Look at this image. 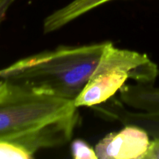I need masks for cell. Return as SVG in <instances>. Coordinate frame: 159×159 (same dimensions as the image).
I'll use <instances>...</instances> for the list:
<instances>
[{"label": "cell", "instance_id": "8fae6325", "mask_svg": "<svg viewBox=\"0 0 159 159\" xmlns=\"http://www.w3.org/2000/svg\"><path fill=\"white\" fill-rule=\"evenodd\" d=\"M16 0H0V25L6 18L7 12Z\"/></svg>", "mask_w": 159, "mask_h": 159}, {"label": "cell", "instance_id": "7a4b0ae2", "mask_svg": "<svg viewBox=\"0 0 159 159\" xmlns=\"http://www.w3.org/2000/svg\"><path fill=\"white\" fill-rule=\"evenodd\" d=\"M158 67L146 54L116 48L107 41L102 56L74 104L77 108L93 107L113 98L127 80L154 84Z\"/></svg>", "mask_w": 159, "mask_h": 159}, {"label": "cell", "instance_id": "8992f818", "mask_svg": "<svg viewBox=\"0 0 159 159\" xmlns=\"http://www.w3.org/2000/svg\"><path fill=\"white\" fill-rule=\"evenodd\" d=\"M119 96L120 101L132 110L159 114V87L154 84L124 85Z\"/></svg>", "mask_w": 159, "mask_h": 159}, {"label": "cell", "instance_id": "6da1fadb", "mask_svg": "<svg viewBox=\"0 0 159 159\" xmlns=\"http://www.w3.org/2000/svg\"><path fill=\"white\" fill-rule=\"evenodd\" d=\"M107 43L62 45L28 56L0 69V79L35 94L74 102L96 68Z\"/></svg>", "mask_w": 159, "mask_h": 159}, {"label": "cell", "instance_id": "277c9868", "mask_svg": "<svg viewBox=\"0 0 159 159\" xmlns=\"http://www.w3.org/2000/svg\"><path fill=\"white\" fill-rule=\"evenodd\" d=\"M79 120V114L76 108L4 139L15 144L29 159L34 158V155L42 149L60 147L71 141Z\"/></svg>", "mask_w": 159, "mask_h": 159}, {"label": "cell", "instance_id": "30bf717a", "mask_svg": "<svg viewBox=\"0 0 159 159\" xmlns=\"http://www.w3.org/2000/svg\"><path fill=\"white\" fill-rule=\"evenodd\" d=\"M145 159H159V138H154L153 141H151Z\"/></svg>", "mask_w": 159, "mask_h": 159}, {"label": "cell", "instance_id": "3957f363", "mask_svg": "<svg viewBox=\"0 0 159 159\" xmlns=\"http://www.w3.org/2000/svg\"><path fill=\"white\" fill-rule=\"evenodd\" d=\"M76 108L73 101L26 92L0 103V140L66 114Z\"/></svg>", "mask_w": 159, "mask_h": 159}, {"label": "cell", "instance_id": "ba28073f", "mask_svg": "<svg viewBox=\"0 0 159 159\" xmlns=\"http://www.w3.org/2000/svg\"><path fill=\"white\" fill-rule=\"evenodd\" d=\"M71 153L75 159H98L95 149L82 139H76L71 142Z\"/></svg>", "mask_w": 159, "mask_h": 159}, {"label": "cell", "instance_id": "9c48e42d", "mask_svg": "<svg viewBox=\"0 0 159 159\" xmlns=\"http://www.w3.org/2000/svg\"><path fill=\"white\" fill-rule=\"evenodd\" d=\"M29 92L17 84L8 80L0 81V103Z\"/></svg>", "mask_w": 159, "mask_h": 159}, {"label": "cell", "instance_id": "52a82bcc", "mask_svg": "<svg viewBox=\"0 0 159 159\" xmlns=\"http://www.w3.org/2000/svg\"><path fill=\"white\" fill-rule=\"evenodd\" d=\"M107 117L124 125H134L144 129L153 138H159V114L128 110L120 101H114L107 110Z\"/></svg>", "mask_w": 159, "mask_h": 159}, {"label": "cell", "instance_id": "5b68a950", "mask_svg": "<svg viewBox=\"0 0 159 159\" xmlns=\"http://www.w3.org/2000/svg\"><path fill=\"white\" fill-rule=\"evenodd\" d=\"M149 134L139 127L126 125L104 137L95 147L99 159H145L151 144Z\"/></svg>", "mask_w": 159, "mask_h": 159}]
</instances>
